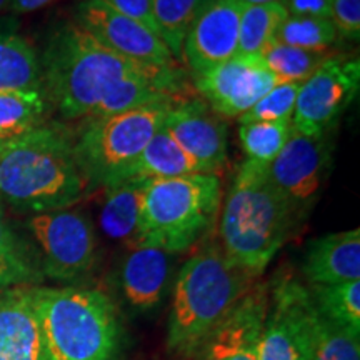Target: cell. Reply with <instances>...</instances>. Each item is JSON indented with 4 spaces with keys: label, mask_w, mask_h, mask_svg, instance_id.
<instances>
[{
    "label": "cell",
    "mask_w": 360,
    "mask_h": 360,
    "mask_svg": "<svg viewBox=\"0 0 360 360\" xmlns=\"http://www.w3.org/2000/svg\"><path fill=\"white\" fill-rule=\"evenodd\" d=\"M90 191L74 150V137L42 124L0 146V200L19 212L70 209Z\"/></svg>",
    "instance_id": "obj_1"
},
{
    "label": "cell",
    "mask_w": 360,
    "mask_h": 360,
    "mask_svg": "<svg viewBox=\"0 0 360 360\" xmlns=\"http://www.w3.org/2000/svg\"><path fill=\"white\" fill-rule=\"evenodd\" d=\"M299 219L270 180L269 164L247 159L225 197L220 249L229 262L259 278L289 240Z\"/></svg>",
    "instance_id": "obj_2"
},
{
    "label": "cell",
    "mask_w": 360,
    "mask_h": 360,
    "mask_svg": "<svg viewBox=\"0 0 360 360\" xmlns=\"http://www.w3.org/2000/svg\"><path fill=\"white\" fill-rule=\"evenodd\" d=\"M40 65L44 92L65 119H85L119 80L159 67L114 52L79 22L52 35Z\"/></svg>",
    "instance_id": "obj_3"
},
{
    "label": "cell",
    "mask_w": 360,
    "mask_h": 360,
    "mask_svg": "<svg viewBox=\"0 0 360 360\" xmlns=\"http://www.w3.org/2000/svg\"><path fill=\"white\" fill-rule=\"evenodd\" d=\"M257 278L229 262L220 245L207 244L188 257L174 285L167 349L197 355L207 337Z\"/></svg>",
    "instance_id": "obj_4"
},
{
    "label": "cell",
    "mask_w": 360,
    "mask_h": 360,
    "mask_svg": "<svg viewBox=\"0 0 360 360\" xmlns=\"http://www.w3.org/2000/svg\"><path fill=\"white\" fill-rule=\"evenodd\" d=\"M45 360H114L120 322L103 292L80 287H29Z\"/></svg>",
    "instance_id": "obj_5"
},
{
    "label": "cell",
    "mask_w": 360,
    "mask_h": 360,
    "mask_svg": "<svg viewBox=\"0 0 360 360\" xmlns=\"http://www.w3.org/2000/svg\"><path fill=\"white\" fill-rule=\"evenodd\" d=\"M220 197L219 175L150 180L143 195L139 247H157L172 255L188 250L212 227Z\"/></svg>",
    "instance_id": "obj_6"
},
{
    "label": "cell",
    "mask_w": 360,
    "mask_h": 360,
    "mask_svg": "<svg viewBox=\"0 0 360 360\" xmlns=\"http://www.w3.org/2000/svg\"><path fill=\"white\" fill-rule=\"evenodd\" d=\"M170 107L174 105L85 117L74 139V150L89 188H105L119 182L162 127Z\"/></svg>",
    "instance_id": "obj_7"
},
{
    "label": "cell",
    "mask_w": 360,
    "mask_h": 360,
    "mask_svg": "<svg viewBox=\"0 0 360 360\" xmlns=\"http://www.w3.org/2000/svg\"><path fill=\"white\" fill-rule=\"evenodd\" d=\"M42 254L44 276L58 282L79 281L97 262V237L92 224L74 209L34 214L27 220Z\"/></svg>",
    "instance_id": "obj_8"
},
{
    "label": "cell",
    "mask_w": 360,
    "mask_h": 360,
    "mask_svg": "<svg viewBox=\"0 0 360 360\" xmlns=\"http://www.w3.org/2000/svg\"><path fill=\"white\" fill-rule=\"evenodd\" d=\"M360 87V62L354 56H332L300 84L292 127L309 137L327 135Z\"/></svg>",
    "instance_id": "obj_9"
},
{
    "label": "cell",
    "mask_w": 360,
    "mask_h": 360,
    "mask_svg": "<svg viewBox=\"0 0 360 360\" xmlns=\"http://www.w3.org/2000/svg\"><path fill=\"white\" fill-rule=\"evenodd\" d=\"M314 304L305 283L282 274L269 283L259 360H309Z\"/></svg>",
    "instance_id": "obj_10"
},
{
    "label": "cell",
    "mask_w": 360,
    "mask_h": 360,
    "mask_svg": "<svg viewBox=\"0 0 360 360\" xmlns=\"http://www.w3.org/2000/svg\"><path fill=\"white\" fill-rule=\"evenodd\" d=\"M195 77L197 92L217 115L242 117L269 90L282 84L260 56L237 53Z\"/></svg>",
    "instance_id": "obj_11"
},
{
    "label": "cell",
    "mask_w": 360,
    "mask_h": 360,
    "mask_svg": "<svg viewBox=\"0 0 360 360\" xmlns=\"http://www.w3.org/2000/svg\"><path fill=\"white\" fill-rule=\"evenodd\" d=\"M330 159L327 135L309 137L292 127L281 154L269 164L270 180L299 215L321 191Z\"/></svg>",
    "instance_id": "obj_12"
},
{
    "label": "cell",
    "mask_w": 360,
    "mask_h": 360,
    "mask_svg": "<svg viewBox=\"0 0 360 360\" xmlns=\"http://www.w3.org/2000/svg\"><path fill=\"white\" fill-rule=\"evenodd\" d=\"M269 309V283L255 281L207 337L200 360H259L260 335Z\"/></svg>",
    "instance_id": "obj_13"
},
{
    "label": "cell",
    "mask_w": 360,
    "mask_h": 360,
    "mask_svg": "<svg viewBox=\"0 0 360 360\" xmlns=\"http://www.w3.org/2000/svg\"><path fill=\"white\" fill-rule=\"evenodd\" d=\"M77 12L79 24L120 56L148 65H179L159 35L146 25L112 11L101 0H84Z\"/></svg>",
    "instance_id": "obj_14"
},
{
    "label": "cell",
    "mask_w": 360,
    "mask_h": 360,
    "mask_svg": "<svg viewBox=\"0 0 360 360\" xmlns=\"http://www.w3.org/2000/svg\"><path fill=\"white\" fill-rule=\"evenodd\" d=\"M165 130L204 174L219 175L227 164V125L212 109L199 101H182L170 107Z\"/></svg>",
    "instance_id": "obj_15"
},
{
    "label": "cell",
    "mask_w": 360,
    "mask_h": 360,
    "mask_svg": "<svg viewBox=\"0 0 360 360\" xmlns=\"http://www.w3.org/2000/svg\"><path fill=\"white\" fill-rule=\"evenodd\" d=\"M242 8L240 0H209L202 8L182 49V60L193 75L237 56Z\"/></svg>",
    "instance_id": "obj_16"
},
{
    "label": "cell",
    "mask_w": 360,
    "mask_h": 360,
    "mask_svg": "<svg viewBox=\"0 0 360 360\" xmlns=\"http://www.w3.org/2000/svg\"><path fill=\"white\" fill-rule=\"evenodd\" d=\"M182 92L184 75L179 65L152 67L119 80L89 117L122 114L150 105H175L182 102Z\"/></svg>",
    "instance_id": "obj_17"
},
{
    "label": "cell",
    "mask_w": 360,
    "mask_h": 360,
    "mask_svg": "<svg viewBox=\"0 0 360 360\" xmlns=\"http://www.w3.org/2000/svg\"><path fill=\"white\" fill-rule=\"evenodd\" d=\"M172 254L157 247H135L124 259L119 285L125 302L137 312H148L162 302L167 287Z\"/></svg>",
    "instance_id": "obj_18"
},
{
    "label": "cell",
    "mask_w": 360,
    "mask_h": 360,
    "mask_svg": "<svg viewBox=\"0 0 360 360\" xmlns=\"http://www.w3.org/2000/svg\"><path fill=\"white\" fill-rule=\"evenodd\" d=\"M302 272L309 285L360 281V229L314 238L305 250Z\"/></svg>",
    "instance_id": "obj_19"
},
{
    "label": "cell",
    "mask_w": 360,
    "mask_h": 360,
    "mask_svg": "<svg viewBox=\"0 0 360 360\" xmlns=\"http://www.w3.org/2000/svg\"><path fill=\"white\" fill-rule=\"evenodd\" d=\"M29 287L0 294V360H45Z\"/></svg>",
    "instance_id": "obj_20"
},
{
    "label": "cell",
    "mask_w": 360,
    "mask_h": 360,
    "mask_svg": "<svg viewBox=\"0 0 360 360\" xmlns=\"http://www.w3.org/2000/svg\"><path fill=\"white\" fill-rule=\"evenodd\" d=\"M147 184L141 180H124L103 188L105 195L101 209L102 232L110 240L120 242L130 250L139 247Z\"/></svg>",
    "instance_id": "obj_21"
},
{
    "label": "cell",
    "mask_w": 360,
    "mask_h": 360,
    "mask_svg": "<svg viewBox=\"0 0 360 360\" xmlns=\"http://www.w3.org/2000/svg\"><path fill=\"white\" fill-rule=\"evenodd\" d=\"M192 174L204 172L199 164L170 137V134L162 125L119 182H124V180L150 182V180L175 179Z\"/></svg>",
    "instance_id": "obj_22"
},
{
    "label": "cell",
    "mask_w": 360,
    "mask_h": 360,
    "mask_svg": "<svg viewBox=\"0 0 360 360\" xmlns=\"http://www.w3.org/2000/svg\"><path fill=\"white\" fill-rule=\"evenodd\" d=\"M0 90L42 92V65L37 52L7 24H0Z\"/></svg>",
    "instance_id": "obj_23"
},
{
    "label": "cell",
    "mask_w": 360,
    "mask_h": 360,
    "mask_svg": "<svg viewBox=\"0 0 360 360\" xmlns=\"http://www.w3.org/2000/svg\"><path fill=\"white\" fill-rule=\"evenodd\" d=\"M47 98L40 90H0V141L24 135L45 124Z\"/></svg>",
    "instance_id": "obj_24"
},
{
    "label": "cell",
    "mask_w": 360,
    "mask_h": 360,
    "mask_svg": "<svg viewBox=\"0 0 360 360\" xmlns=\"http://www.w3.org/2000/svg\"><path fill=\"white\" fill-rule=\"evenodd\" d=\"M289 12L283 4L244 6L238 25V52L244 56H262L277 37L278 29Z\"/></svg>",
    "instance_id": "obj_25"
},
{
    "label": "cell",
    "mask_w": 360,
    "mask_h": 360,
    "mask_svg": "<svg viewBox=\"0 0 360 360\" xmlns=\"http://www.w3.org/2000/svg\"><path fill=\"white\" fill-rule=\"evenodd\" d=\"M309 360H360V332L323 317L314 307Z\"/></svg>",
    "instance_id": "obj_26"
},
{
    "label": "cell",
    "mask_w": 360,
    "mask_h": 360,
    "mask_svg": "<svg viewBox=\"0 0 360 360\" xmlns=\"http://www.w3.org/2000/svg\"><path fill=\"white\" fill-rule=\"evenodd\" d=\"M209 0H152L155 24L175 60H182L186 37Z\"/></svg>",
    "instance_id": "obj_27"
},
{
    "label": "cell",
    "mask_w": 360,
    "mask_h": 360,
    "mask_svg": "<svg viewBox=\"0 0 360 360\" xmlns=\"http://www.w3.org/2000/svg\"><path fill=\"white\" fill-rule=\"evenodd\" d=\"M307 289L319 314L360 332V281L307 285Z\"/></svg>",
    "instance_id": "obj_28"
},
{
    "label": "cell",
    "mask_w": 360,
    "mask_h": 360,
    "mask_svg": "<svg viewBox=\"0 0 360 360\" xmlns=\"http://www.w3.org/2000/svg\"><path fill=\"white\" fill-rule=\"evenodd\" d=\"M260 57H262L267 69L272 72L282 84H302L327 60L328 57H332V53L305 51V49L290 47V45L281 44L277 42V40H274Z\"/></svg>",
    "instance_id": "obj_29"
},
{
    "label": "cell",
    "mask_w": 360,
    "mask_h": 360,
    "mask_svg": "<svg viewBox=\"0 0 360 360\" xmlns=\"http://www.w3.org/2000/svg\"><path fill=\"white\" fill-rule=\"evenodd\" d=\"M40 281L37 270L30 262L22 242L13 233L0 205V294L22 289Z\"/></svg>",
    "instance_id": "obj_30"
},
{
    "label": "cell",
    "mask_w": 360,
    "mask_h": 360,
    "mask_svg": "<svg viewBox=\"0 0 360 360\" xmlns=\"http://www.w3.org/2000/svg\"><path fill=\"white\" fill-rule=\"evenodd\" d=\"M292 130V120H259L240 124L238 141L247 159L270 164L285 146Z\"/></svg>",
    "instance_id": "obj_31"
},
{
    "label": "cell",
    "mask_w": 360,
    "mask_h": 360,
    "mask_svg": "<svg viewBox=\"0 0 360 360\" xmlns=\"http://www.w3.org/2000/svg\"><path fill=\"white\" fill-rule=\"evenodd\" d=\"M276 40L305 51L328 52V49L339 40V34L330 19L289 15L278 29Z\"/></svg>",
    "instance_id": "obj_32"
},
{
    "label": "cell",
    "mask_w": 360,
    "mask_h": 360,
    "mask_svg": "<svg viewBox=\"0 0 360 360\" xmlns=\"http://www.w3.org/2000/svg\"><path fill=\"white\" fill-rule=\"evenodd\" d=\"M299 89L300 84L297 82L276 85L249 112L238 117V120L240 124L259 122V120H292Z\"/></svg>",
    "instance_id": "obj_33"
},
{
    "label": "cell",
    "mask_w": 360,
    "mask_h": 360,
    "mask_svg": "<svg viewBox=\"0 0 360 360\" xmlns=\"http://www.w3.org/2000/svg\"><path fill=\"white\" fill-rule=\"evenodd\" d=\"M330 19L337 34L347 39L360 35V0H332Z\"/></svg>",
    "instance_id": "obj_34"
},
{
    "label": "cell",
    "mask_w": 360,
    "mask_h": 360,
    "mask_svg": "<svg viewBox=\"0 0 360 360\" xmlns=\"http://www.w3.org/2000/svg\"><path fill=\"white\" fill-rule=\"evenodd\" d=\"M101 2L110 7L112 11L146 25L147 29H150L160 37L159 27L155 24L154 12H152V0H101Z\"/></svg>",
    "instance_id": "obj_35"
},
{
    "label": "cell",
    "mask_w": 360,
    "mask_h": 360,
    "mask_svg": "<svg viewBox=\"0 0 360 360\" xmlns=\"http://www.w3.org/2000/svg\"><path fill=\"white\" fill-rule=\"evenodd\" d=\"M332 0H287L285 8L289 15L302 17H330Z\"/></svg>",
    "instance_id": "obj_36"
},
{
    "label": "cell",
    "mask_w": 360,
    "mask_h": 360,
    "mask_svg": "<svg viewBox=\"0 0 360 360\" xmlns=\"http://www.w3.org/2000/svg\"><path fill=\"white\" fill-rule=\"evenodd\" d=\"M52 2L53 0H12L11 11L13 13H30L42 7H47Z\"/></svg>",
    "instance_id": "obj_37"
},
{
    "label": "cell",
    "mask_w": 360,
    "mask_h": 360,
    "mask_svg": "<svg viewBox=\"0 0 360 360\" xmlns=\"http://www.w3.org/2000/svg\"><path fill=\"white\" fill-rule=\"evenodd\" d=\"M244 6H262V4H283L285 6L287 0H240Z\"/></svg>",
    "instance_id": "obj_38"
},
{
    "label": "cell",
    "mask_w": 360,
    "mask_h": 360,
    "mask_svg": "<svg viewBox=\"0 0 360 360\" xmlns=\"http://www.w3.org/2000/svg\"><path fill=\"white\" fill-rule=\"evenodd\" d=\"M12 0H0V12L4 11H11Z\"/></svg>",
    "instance_id": "obj_39"
},
{
    "label": "cell",
    "mask_w": 360,
    "mask_h": 360,
    "mask_svg": "<svg viewBox=\"0 0 360 360\" xmlns=\"http://www.w3.org/2000/svg\"><path fill=\"white\" fill-rule=\"evenodd\" d=\"M2 142H4V141H0V146H2Z\"/></svg>",
    "instance_id": "obj_40"
}]
</instances>
